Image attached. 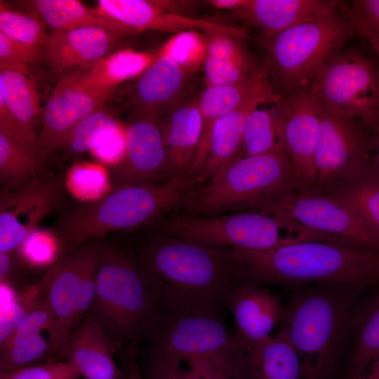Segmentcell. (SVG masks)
<instances>
[{"label":"cell","mask_w":379,"mask_h":379,"mask_svg":"<svg viewBox=\"0 0 379 379\" xmlns=\"http://www.w3.org/2000/svg\"><path fill=\"white\" fill-rule=\"evenodd\" d=\"M140 259L157 289L161 314L217 310L246 283L231 251L190 241L157 234Z\"/></svg>","instance_id":"cell-1"},{"label":"cell","mask_w":379,"mask_h":379,"mask_svg":"<svg viewBox=\"0 0 379 379\" xmlns=\"http://www.w3.org/2000/svg\"><path fill=\"white\" fill-rule=\"evenodd\" d=\"M249 283L319 282L357 291L379 286V251L323 241L262 250L233 248Z\"/></svg>","instance_id":"cell-2"},{"label":"cell","mask_w":379,"mask_h":379,"mask_svg":"<svg viewBox=\"0 0 379 379\" xmlns=\"http://www.w3.org/2000/svg\"><path fill=\"white\" fill-rule=\"evenodd\" d=\"M159 308L157 289L140 258L126 247L100 243L95 298L88 314L107 335L114 352L147 336Z\"/></svg>","instance_id":"cell-3"},{"label":"cell","mask_w":379,"mask_h":379,"mask_svg":"<svg viewBox=\"0 0 379 379\" xmlns=\"http://www.w3.org/2000/svg\"><path fill=\"white\" fill-rule=\"evenodd\" d=\"M192 185L174 177L163 184L126 185L95 201L77 206L60 220L58 235L65 251L118 231L154 222L183 204Z\"/></svg>","instance_id":"cell-4"},{"label":"cell","mask_w":379,"mask_h":379,"mask_svg":"<svg viewBox=\"0 0 379 379\" xmlns=\"http://www.w3.org/2000/svg\"><path fill=\"white\" fill-rule=\"evenodd\" d=\"M359 30L340 1L321 15L268 38H258L271 85L280 96L310 85Z\"/></svg>","instance_id":"cell-5"},{"label":"cell","mask_w":379,"mask_h":379,"mask_svg":"<svg viewBox=\"0 0 379 379\" xmlns=\"http://www.w3.org/2000/svg\"><path fill=\"white\" fill-rule=\"evenodd\" d=\"M295 191L298 182L283 152L236 159L187 194L182 208L194 216L256 211Z\"/></svg>","instance_id":"cell-6"},{"label":"cell","mask_w":379,"mask_h":379,"mask_svg":"<svg viewBox=\"0 0 379 379\" xmlns=\"http://www.w3.org/2000/svg\"><path fill=\"white\" fill-rule=\"evenodd\" d=\"M356 289L331 285L304 291L284 307L281 331L308 379H323L342 345Z\"/></svg>","instance_id":"cell-7"},{"label":"cell","mask_w":379,"mask_h":379,"mask_svg":"<svg viewBox=\"0 0 379 379\" xmlns=\"http://www.w3.org/2000/svg\"><path fill=\"white\" fill-rule=\"evenodd\" d=\"M283 230L301 234L302 225L256 212L213 216L177 215L160 222L158 234L216 247L262 250L300 242L284 237Z\"/></svg>","instance_id":"cell-8"},{"label":"cell","mask_w":379,"mask_h":379,"mask_svg":"<svg viewBox=\"0 0 379 379\" xmlns=\"http://www.w3.org/2000/svg\"><path fill=\"white\" fill-rule=\"evenodd\" d=\"M100 246L98 239L89 241L65 251L55 262V270L44 295L53 321L49 362L62 360L69 336L93 305Z\"/></svg>","instance_id":"cell-9"},{"label":"cell","mask_w":379,"mask_h":379,"mask_svg":"<svg viewBox=\"0 0 379 379\" xmlns=\"http://www.w3.org/2000/svg\"><path fill=\"white\" fill-rule=\"evenodd\" d=\"M317 95L374 131L379 126V58L355 46L336 55L310 84Z\"/></svg>","instance_id":"cell-10"},{"label":"cell","mask_w":379,"mask_h":379,"mask_svg":"<svg viewBox=\"0 0 379 379\" xmlns=\"http://www.w3.org/2000/svg\"><path fill=\"white\" fill-rule=\"evenodd\" d=\"M151 355L185 361L204 357L236 361L239 353L234 335L227 329L217 310L159 316L147 336Z\"/></svg>","instance_id":"cell-11"},{"label":"cell","mask_w":379,"mask_h":379,"mask_svg":"<svg viewBox=\"0 0 379 379\" xmlns=\"http://www.w3.org/2000/svg\"><path fill=\"white\" fill-rule=\"evenodd\" d=\"M319 100L317 177L311 192L321 194L375 154V135L361 121L337 111L319 98Z\"/></svg>","instance_id":"cell-12"},{"label":"cell","mask_w":379,"mask_h":379,"mask_svg":"<svg viewBox=\"0 0 379 379\" xmlns=\"http://www.w3.org/2000/svg\"><path fill=\"white\" fill-rule=\"evenodd\" d=\"M292 220L345 244L379 251V232L349 206L311 191H295L256 211Z\"/></svg>","instance_id":"cell-13"},{"label":"cell","mask_w":379,"mask_h":379,"mask_svg":"<svg viewBox=\"0 0 379 379\" xmlns=\"http://www.w3.org/2000/svg\"><path fill=\"white\" fill-rule=\"evenodd\" d=\"M272 108L279 142L293 164L300 191H312L317 177L319 98L308 85L281 96Z\"/></svg>","instance_id":"cell-14"},{"label":"cell","mask_w":379,"mask_h":379,"mask_svg":"<svg viewBox=\"0 0 379 379\" xmlns=\"http://www.w3.org/2000/svg\"><path fill=\"white\" fill-rule=\"evenodd\" d=\"M126 145L121 161L112 166L113 189L134 184H163L175 176L157 118L132 116L125 126Z\"/></svg>","instance_id":"cell-15"},{"label":"cell","mask_w":379,"mask_h":379,"mask_svg":"<svg viewBox=\"0 0 379 379\" xmlns=\"http://www.w3.org/2000/svg\"><path fill=\"white\" fill-rule=\"evenodd\" d=\"M61 190L60 178L45 174L21 190H1L0 253L20 247L58 206Z\"/></svg>","instance_id":"cell-16"},{"label":"cell","mask_w":379,"mask_h":379,"mask_svg":"<svg viewBox=\"0 0 379 379\" xmlns=\"http://www.w3.org/2000/svg\"><path fill=\"white\" fill-rule=\"evenodd\" d=\"M197 4L185 0H99L97 9L136 34L147 30L175 34L188 29L205 32L231 26L189 16Z\"/></svg>","instance_id":"cell-17"},{"label":"cell","mask_w":379,"mask_h":379,"mask_svg":"<svg viewBox=\"0 0 379 379\" xmlns=\"http://www.w3.org/2000/svg\"><path fill=\"white\" fill-rule=\"evenodd\" d=\"M106 100L65 75L42 108L41 127L34 147L46 160L68 133L84 118L102 108Z\"/></svg>","instance_id":"cell-18"},{"label":"cell","mask_w":379,"mask_h":379,"mask_svg":"<svg viewBox=\"0 0 379 379\" xmlns=\"http://www.w3.org/2000/svg\"><path fill=\"white\" fill-rule=\"evenodd\" d=\"M226 302L234 320L233 335L239 354L270 337L284 317V307L279 298L254 283L237 286Z\"/></svg>","instance_id":"cell-19"},{"label":"cell","mask_w":379,"mask_h":379,"mask_svg":"<svg viewBox=\"0 0 379 379\" xmlns=\"http://www.w3.org/2000/svg\"><path fill=\"white\" fill-rule=\"evenodd\" d=\"M280 99L267 79L237 107L216 120L206 158L194 184L209 181L221 168L241 158L243 134L249 113L261 104L274 105Z\"/></svg>","instance_id":"cell-20"},{"label":"cell","mask_w":379,"mask_h":379,"mask_svg":"<svg viewBox=\"0 0 379 379\" xmlns=\"http://www.w3.org/2000/svg\"><path fill=\"white\" fill-rule=\"evenodd\" d=\"M170 57L160 54L128 93L132 116L157 118L166 108L191 96V76Z\"/></svg>","instance_id":"cell-21"},{"label":"cell","mask_w":379,"mask_h":379,"mask_svg":"<svg viewBox=\"0 0 379 379\" xmlns=\"http://www.w3.org/2000/svg\"><path fill=\"white\" fill-rule=\"evenodd\" d=\"M125 37L97 27L51 29L42 47L48 67L67 74L117 50Z\"/></svg>","instance_id":"cell-22"},{"label":"cell","mask_w":379,"mask_h":379,"mask_svg":"<svg viewBox=\"0 0 379 379\" xmlns=\"http://www.w3.org/2000/svg\"><path fill=\"white\" fill-rule=\"evenodd\" d=\"M157 120L175 176L187 180L202 135V117L197 95L168 107Z\"/></svg>","instance_id":"cell-23"},{"label":"cell","mask_w":379,"mask_h":379,"mask_svg":"<svg viewBox=\"0 0 379 379\" xmlns=\"http://www.w3.org/2000/svg\"><path fill=\"white\" fill-rule=\"evenodd\" d=\"M204 32L208 40L203 69L206 87L239 84L253 76L259 64L246 46V29L230 26Z\"/></svg>","instance_id":"cell-24"},{"label":"cell","mask_w":379,"mask_h":379,"mask_svg":"<svg viewBox=\"0 0 379 379\" xmlns=\"http://www.w3.org/2000/svg\"><path fill=\"white\" fill-rule=\"evenodd\" d=\"M114 352L107 335L87 314L69 336L62 360L72 364L84 379H124Z\"/></svg>","instance_id":"cell-25"},{"label":"cell","mask_w":379,"mask_h":379,"mask_svg":"<svg viewBox=\"0 0 379 379\" xmlns=\"http://www.w3.org/2000/svg\"><path fill=\"white\" fill-rule=\"evenodd\" d=\"M159 50L119 48L65 75L107 100L121 84L138 79L157 59Z\"/></svg>","instance_id":"cell-26"},{"label":"cell","mask_w":379,"mask_h":379,"mask_svg":"<svg viewBox=\"0 0 379 379\" xmlns=\"http://www.w3.org/2000/svg\"><path fill=\"white\" fill-rule=\"evenodd\" d=\"M335 1L248 0L232 15L259 32L258 38H268L302 22L311 20L331 8Z\"/></svg>","instance_id":"cell-27"},{"label":"cell","mask_w":379,"mask_h":379,"mask_svg":"<svg viewBox=\"0 0 379 379\" xmlns=\"http://www.w3.org/2000/svg\"><path fill=\"white\" fill-rule=\"evenodd\" d=\"M267 79L268 72L263 60L248 80L236 84L206 87L197 95L202 117V135L187 178L192 185H194L206 158L211 133L215 121L237 107Z\"/></svg>","instance_id":"cell-28"},{"label":"cell","mask_w":379,"mask_h":379,"mask_svg":"<svg viewBox=\"0 0 379 379\" xmlns=\"http://www.w3.org/2000/svg\"><path fill=\"white\" fill-rule=\"evenodd\" d=\"M31 76L18 69L0 67V99L13 120L18 141L34 145L42 108Z\"/></svg>","instance_id":"cell-29"},{"label":"cell","mask_w":379,"mask_h":379,"mask_svg":"<svg viewBox=\"0 0 379 379\" xmlns=\"http://www.w3.org/2000/svg\"><path fill=\"white\" fill-rule=\"evenodd\" d=\"M15 4L39 17L51 29L93 27L125 38L136 35L117 20L77 0H23Z\"/></svg>","instance_id":"cell-30"},{"label":"cell","mask_w":379,"mask_h":379,"mask_svg":"<svg viewBox=\"0 0 379 379\" xmlns=\"http://www.w3.org/2000/svg\"><path fill=\"white\" fill-rule=\"evenodd\" d=\"M321 194L349 206L379 232V163L375 154Z\"/></svg>","instance_id":"cell-31"},{"label":"cell","mask_w":379,"mask_h":379,"mask_svg":"<svg viewBox=\"0 0 379 379\" xmlns=\"http://www.w3.org/2000/svg\"><path fill=\"white\" fill-rule=\"evenodd\" d=\"M241 354L248 379H300L302 373L297 352L280 331Z\"/></svg>","instance_id":"cell-32"},{"label":"cell","mask_w":379,"mask_h":379,"mask_svg":"<svg viewBox=\"0 0 379 379\" xmlns=\"http://www.w3.org/2000/svg\"><path fill=\"white\" fill-rule=\"evenodd\" d=\"M44 159L34 145L14 140L0 133V184L1 190L16 191L44 174Z\"/></svg>","instance_id":"cell-33"},{"label":"cell","mask_w":379,"mask_h":379,"mask_svg":"<svg viewBox=\"0 0 379 379\" xmlns=\"http://www.w3.org/2000/svg\"><path fill=\"white\" fill-rule=\"evenodd\" d=\"M348 379L362 375L379 357V295L357 314Z\"/></svg>","instance_id":"cell-34"},{"label":"cell","mask_w":379,"mask_h":379,"mask_svg":"<svg viewBox=\"0 0 379 379\" xmlns=\"http://www.w3.org/2000/svg\"><path fill=\"white\" fill-rule=\"evenodd\" d=\"M120 128L115 117L100 108L79 122L65 136L55 152L68 157L77 156L93 150L98 142L107 133Z\"/></svg>","instance_id":"cell-35"},{"label":"cell","mask_w":379,"mask_h":379,"mask_svg":"<svg viewBox=\"0 0 379 379\" xmlns=\"http://www.w3.org/2000/svg\"><path fill=\"white\" fill-rule=\"evenodd\" d=\"M283 151L279 142L272 107L253 109L243 134L241 157H253Z\"/></svg>","instance_id":"cell-36"},{"label":"cell","mask_w":379,"mask_h":379,"mask_svg":"<svg viewBox=\"0 0 379 379\" xmlns=\"http://www.w3.org/2000/svg\"><path fill=\"white\" fill-rule=\"evenodd\" d=\"M159 53L170 57L193 74L204 69L208 55V40L205 34L199 30L182 31L169 38L159 49Z\"/></svg>","instance_id":"cell-37"},{"label":"cell","mask_w":379,"mask_h":379,"mask_svg":"<svg viewBox=\"0 0 379 379\" xmlns=\"http://www.w3.org/2000/svg\"><path fill=\"white\" fill-rule=\"evenodd\" d=\"M0 33L17 41L43 47L49 32L35 14L8 8L0 1Z\"/></svg>","instance_id":"cell-38"},{"label":"cell","mask_w":379,"mask_h":379,"mask_svg":"<svg viewBox=\"0 0 379 379\" xmlns=\"http://www.w3.org/2000/svg\"><path fill=\"white\" fill-rule=\"evenodd\" d=\"M55 270L54 263L39 281L23 287L13 300L3 309L0 320V345L43 298Z\"/></svg>","instance_id":"cell-39"},{"label":"cell","mask_w":379,"mask_h":379,"mask_svg":"<svg viewBox=\"0 0 379 379\" xmlns=\"http://www.w3.org/2000/svg\"><path fill=\"white\" fill-rule=\"evenodd\" d=\"M50 356V341L38 333L9 345L1 346L0 371H13L49 362Z\"/></svg>","instance_id":"cell-40"},{"label":"cell","mask_w":379,"mask_h":379,"mask_svg":"<svg viewBox=\"0 0 379 379\" xmlns=\"http://www.w3.org/2000/svg\"><path fill=\"white\" fill-rule=\"evenodd\" d=\"M109 185L105 170L95 165L75 166L67 178L69 190L80 199H98L106 192Z\"/></svg>","instance_id":"cell-41"},{"label":"cell","mask_w":379,"mask_h":379,"mask_svg":"<svg viewBox=\"0 0 379 379\" xmlns=\"http://www.w3.org/2000/svg\"><path fill=\"white\" fill-rule=\"evenodd\" d=\"M42 61V47L17 41L0 33V67L31 74L29 65Z\"/></svg>","instance_id":"cell-42"},{"label":"cell","mask_w":379,"mask_h":379,"mask_svg":"<svg viewBox=\"0 0 379 379\" xmlns=\"http://www.w3.org/2000/svg\"><path fill=\"white\" fill-rule=\"evenodd\" d=\"M76 368L65 360L46 362L13 371H0V379H79Z\"/></svg>","instance_id":"cell-43"},{"label":"cell","mask_w":379,"mask_h":379,"mask_svg":"<svg viewBox=\"0 0 379 379\" xmlns=\"http://www.w3.org/2000/svg\"><path fill=\"white\" fill-rule=\"evenodd\" d=\"M53 326V316L44 296L34 309L18 324L8 337L0 345V347L9 345L25 338L41 333L44 330H48L51 333Z\"/></svg>","instance_id":"cell-44"},{"label":"cell","mask_w":379,"mask_h":379,"mask_svg":"<svg viewBox=\"0 0 379 379\" xmlns=\"http://www.w3.org/2000/svg\"><path fill=\"white\" fill-rule=\"evenodd\" d=\"M188 379H234L239 375L237 361L204 357H193L185 361Z\"/></svg>","instance_id":"cell-45"},{"label":"cell","mask_w":379,"mask_h":379,"mask_svg":"<svg viewBox=\"0 0 379 379\" xmlns=\"http://www.w3.org/2000/svg\"><path fill=\"white\" fill-rule=\"evenodd\" d=\"M340 5L357 26L360 36L366 33L379 41V0L354 1L351 6L340 1Z\"/></svg>","instance_id":"cell-46"},{"label":"cell","mask_w":379,"mask_h":379,"mask_svg":"<svg viewBox=\"0 0 379 379\" xmlns=\"http://www.w3.org/2000/svg\"><path fill=\"white\" fill-rule=\"evenodd\" d=\"M55 241L48 232L34 231L20 246L24 257L35 264H44L51 260L55 252Z\"/></svg>","instance_id":"cell-47"},{"label":"cell","mask_w":379,"mask_h":379,"mask_svg":"<svg viewBox=\"0 0 379 379\" xmlns=\"http://www.w3.org/2000/svg\"><path fill=\"white\" fill-rule=\"evenodd\" d=\"M126 145L125 128L121 127L105 135L93 149L95 155L112 166L122 159Z\"/></svg>","instance_id":"cell-48"},{"label":"cell","mask_w":379,"mask_h":379,"mask_svg":"<svg viewBox=\"0 0 379 379\" xmlns=\"http://www.w3.org/2000/svg\"><path fill=\"white\" fill-rule=\"evenodd\" d=\"M181 363L174 358L151 355L145 376L147 379H188Z\"/></svg>","instance_id":"cell-49"},{"label":"cell","mask_w":379,"mask_h":379,"mask_svg":"<svg viewBox=\"0 0 379 379\" xmlns=\"http://www.w3.org/2000/svg\"><path fill=\"white\" fill-rule=\"evenodd\" d=\"M21 265L12 252L0 253L1 284L16 286L21 281Z\"/></svg>","instance_id":"cell-50"},{"label":"cell","mask_w":379,"mask_h":379,"mask_svg":"<svg viewBox=\"0 0 379 379\" xmlns=\"http://www.w3.org/2000/svg\"><path fill=\"white\" fill-rule=\"evenodd\" d=\"M124 368V379H143L137 359L135 345L128 347Z\"/></svg>","instance_id":"cell-51"},{"label":"cell","mask_w":379,"mask_h":379,"mask_svg":"<svg viewBox=\"0 0 379 379\" xmlns=\"http://www.w3.org/2000/svg\"><path fill=\"white\" fill-rule=\"evenodd\" d=\"M248 0H208L204 2L218 10L237 11L246 5Z\"/></svg>","instance_id":"cell-52"},{"label":"cell","mask_w":379,"mask_h":379,"mask_svg":"<svg viewBox=\"0 0 379 379\" xmlns=\"http://www.w3.org/2000/svg\"><path fill=\"white\" fill-rule=\"evenodd\" d=\"M355 379H379V357L372 362L362 375Z\"/></svg>","instance_id":"cell-53"},{"label":"cell","mask_w":379,"mask_h":379,"mask_svg":"<svg viewBox=\"0 0 379 379\" xmlns=\"http://www.w3.org/2000/svg\"><path fill=\"white\" fill-rule=\"evenodd\" d=\"M373 132L375 135V154L377 160L379 163V126Z\"/></svg>","instance_id":"cell-54"},{"label":"cell","mask_w":379,"mask_h":379,"mask_svg":"<svg viewBox=\"0 0 379 379\" xmlns=\"http://www.w3.org/2000/svg\"><path fill=\"white\" fill-rule=\"evenodd\" d=\"M236 379H244V378H241V377H238V378H237Z\"/></svg>","instance_id":"cell-55"}]
</instances>
